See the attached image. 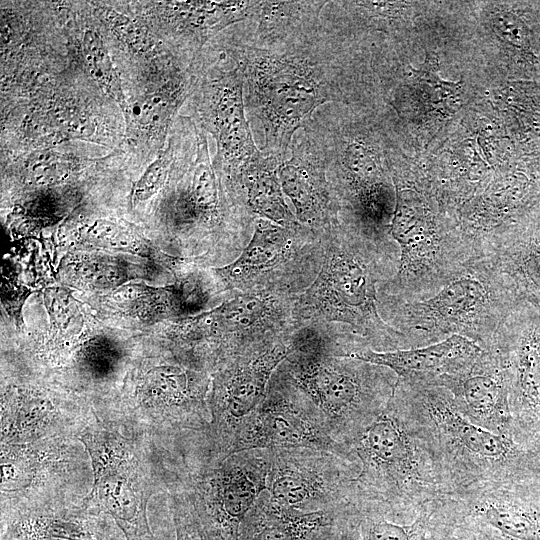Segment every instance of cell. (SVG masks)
<instances>
[{"label":"cell","mask_w":540,"mask_h":540,"mask_svg":"<svg viewBox=\"0 0 540 540\" xmlns=\"http://www.w3.org/2000/svg\"><path fill=\"white\" fill-rule=\"evenodd\" d=\"M341 29L324 8L317 25L283 41L254 44L234 26L220 41L243 72L246 112L263 153L284 161L315 111L343 100L348 74Z\"/></svg>","instance_id":"6da1fadb"},{"label":"cell","mask_w":540,"mask_h":540,"mask_svg":"<svg viewBox=\"0 0 540 540\" xmlns=\"http://www.w3.org/2000/svg\"><path fill=\"white\" fill-rule=\"evenodd\" d=\"M322 245L320 269L295 299L297 329L337 324L381 351L405 349L403 335L378 308L379 287L397 269L398 247L381 245L344 222L322 236Z\"/></svg>","instance_id":"7a4b0ae2"},{"label":"cell","mask_w":540,"mask_h":540,"mask_svg":"<svg viewBox=\"0 0 540 540\" xmlns=\"http://www.w3.org/2000/svg\"><path fill=\"white\" fill-rule=\"evenodd\" d=\"M518 304L478 259L426 298L403 300L378 292L380 315L403 335L405 349L459 335L486 350Z\"/></svg>","instance_id":"3957f363"},{"label":"cell","mask_w":540,"mask_h":540,"mask_svg":"<svg viewBox=\"0 0 540 540\" xmlns=\"http://www.w3.org/2000/svg\"><path fill=\"white\" fill-rule=\"evenodd\" d=\"M390 237L399 250L395 274L378 292L403 300L435 294L465 273L477 252L460 223H450L427 194L395 183Z\"/></svg>","instance_id":"277c9868"},{"label":"cell","mask_w":540,"mask_h":540,"mask_svg":"<svg viewBox=\"0 0 540 540\" xmlns=\"http://www.w3.org/2000/svg\"><path fill=\"white\" fill-rule=\"evenodd\" d=\"M318 141L327 177L342 208V222L385 246H394L389 229L393 216L387 174L375 147L344 125L336 105L318 108L305 123Z\"/></svg>","instance_id":"5b68a950"},{"label":"cell","mask_w":540,"mask_h":540,"mask_svg":"<svg viewBox=\"0 0 540 540\" xmlns=\"http://www.w3.org/2000/svg\"><path fill=\"white\" fill-rule=\"evenodd\" d=\"M289 381L316 408L333 436L393 394L385 367L335 355L318 338L299 336L287 358Z\"/></svg>","instance_id":"8992f818"},{"label":"cell","mask_w":540,"mask_h":540,"mask_svg":"<svg viewBox=\"0 0 540 540\" xmlns=\"http://www.w3.org/2000/svg\"><path fill=\"white\" fill-rule=\"evenodd\" d=\"M322 258V237L310 228L257 218L240 255L212 272L225 290L298 295L316 277Z\"/></svg>","instance_id":"52a82bcc"},{"label":"cell","mask_w":540,"mask_h":540,"mask_svg":"<svg viewBox=\"0 0 540 540\" xmlns=\"http://www.w3.org/2000/svg\"><path fill=\"white\" fill-rule=\"evenodd\" d=\"M296 297L237 293L212 310L178 319L171 332L183 345L208 346L220 365L252 350L292 339L299 331L293 318Z\"/></svg>","instance_id":"ba28073f"},{"label":"cell","mask_w":540,"mask_h":540,"mask_svg":"<svg viewBox=\"0 0 540 540\" xmlns=\"http://www.w3.org/2000/svg\"><path fill=\"white\" fill-rule=\"evenodd\" d=\"M266 450V449H265ZM268 451H242L197 477L190 500L207 540H241L250 512L266 491Z\"/></svg>","instance_id":"9c48e42d"},{"label":"cell","mask_w":540,"mask_h":540,"mask_svg":"<svg viewBox=\"0 0 540 540\" xmlns=\"http://www.w3.org/2000/svg\"><path fill=\"white\" fill-rule=\"evenodd\" d=\"M198 84L195 110L202 128L216 140L214 163L239 188L242 169L261 152L246 116L243 72L231 60L225 68L215 66L205 73L201 70Z\"/></svg>","instance_id":"30bf717a"},{"label":"cell","mask_w":540,"mask_h":540,"mask_svg":"<svg viewBox=\"0 0 540 540\" xmlns=\"http://www.w3.org/2000/svg\"><path fill=\"white\" fill-rule=\"evenodd\" d=\"M295 350L293 337L219 365L213 374L208 402L211 425L221 439L225 453L244 423L263 402L277 367Z\"/></svg>","instance_id":"8fae6325"},{"label":"cell","mask_w":540,"mask_h":540,"mask_svg":"<svg viewBox=\"0 0 540 540\" xmlns=\"http://www.w3.org/2000/svg\"><path fill=\"white\" fill-rule=\"evenodd\" d=\"M265 449H310L342 456L345 450L333 438L319 412L309 409L297 394L274 385L244 423L227 455Z\"/></svg>","instance_id":"7c38bea8"},{"label":"cell","mask_w":540,"mask_h":540,"mask_svg":"<svg viewBox=\"0 0 540 540\" xmlns=\"http://www.w3.org/2000/svg\"><path fill=\"white\" fill-rule=\"evenodd\" d=\"M278 176L300 224L322 237L342 223V208L328 180L323 151L306 125L295 133Z\"/></svg>","instance_id":"4fadbf2b"},{"label":"cell","mask_w":540,"mask_h":540,"mask_svg":"<svg viewBox=\"0 0 540 540\" xmlns=\"http://www.w3.org/2000/svg\"><path fill=\"white\" fill-rule=\"evenodd\" d=\"M266 495L277 506L300 512L339 507L330 466L333 454L310 449H266Z\"/></svg>","instance_id":"5bb4252c"},{"label":"cell","mask_w":540,"mask_h":540,"mask_svg":"<svg viewBox=\"0 0 540 540\" xmlns=\"http://www.w3.org/2000/svg\"><path fill=\"white\" fill-rule=\"evenodd\" d=\"M484 353L473 341L453 335L421 347L375 351L370 347L338 355L385 367L406 386H438L448 377L469 371ZM336 355V354H335Z\"/></svg>","instance_id":"9a60e30c"},{"label":"cell","mask_w":540,"mask_h":540,"mask_svg":"<svg viewBox=\"0 0 540 540\" xmlns=\"http://www.w3.org/2000/svg\"><path fill=\"white\" fill-rule=\"evenodd\" d=\"M353 446L362 462L354 481L394 490L413 477L416 460L412 443L388 404L358 431Z\"/></svg>","instance_id":"2e32d148"},{"label":"cell","mask_w":540,"mask_h":540,"mask_svg":"<svg viewBox=\"0 0 540 540\" xmlns=\"http://www.w3.org/2000/svg\"><path fill=\"white\" fill-rule=\"evenodd\" d=\"M209 383L201 373L181 366L164 365L149 370L137 388L141 407L167 416L188 427L203 426L211 419L207 402Z\"/></svg>","instance_id":"e0dca14e"},{"label":"cell","mask_w":540,"mask_h":540,"mask_svg":"<svg viewBox=\"0 0 540 540\" xmlns=\"http://www.w3.org/2000/svg\"><path fill=\"white\" fill-rule=\"evenodd\" d=\"M148 485L135 458L93 480L82 509L97 508L108 514L126 540H152L147 504Z\"/></svg>","instance_id":"ac0fdd59"},{"label":"cell","mask_w":540,"mask_h":540,"mask_svg":"<svg viewBox=\"0 0 540 540\" xmlns=\"http://www.w3.org/2000/svg\"><path fill=\"white\" fill-rule=\"evenodd\" d=\"M353 526L341 507L300 512L271 503L264 491L247 517L241 540H341Z\"/></svg>","instance_id":"d6986e66"},{"label":"cell","mask_w":540,"mask_h":540,"mask_svg":"<svg viewBox=\"0 0 540 540\" xmlns=\"http://www.w3.org/2000/svg\"><path fill=\"white\" fill-rule=\"evenodd\" d=\"M480 260L515 300L540 306V232L507 230L479 251Z\"/></svg>","instance_id":"ffe728a7"},{"label":"cell","mask_w":540,"mask_h":540,"mask_svg":"<svg viewBox=\"0 0 540 540\" xmlns=\"http://www.w3.org/2000/svg\"><path fill=\"white\" fill-rule=\"evenodd\" d=\"M438 386L449 390L479 422L498 426L508 418V377L500 355L492 348L484 350L469 371L445 378Z\"/></svg>","instance_id":"44dd1931"},{"label":"cell","mask_w":540,"mask_h":540,"mask_svg":"<svg viewBox=\"0 0 540 540\" xmlns=\"http://www.w3.org/2000/svg\"><path fill=\"white\" fill-rule=\"evenodd\" d=\"M406 386V385H405ZM426 408L442 433L469 454L486 460H501L512 452V442L470 422L460 414L447 389L440 386H407Z\"/></svg>","instance_id":"7402d4cb"},{"label":"cell","mask_w":540,"mask_h":540,"mask_svg":"<svg viewBox=\"0 0 540 540\" xmlns=\"http://www.w3.org/2000/svg\"><path fill=\"white\" fill-rule=\"evenodd\" d=\"M260 1H189L166 3L173 30L192 45L203 46L226 29L248 20Z\"/></svg>","instance_id":"603a6c76"},{"label":"cell","mask_w":540,"mask_h":540,"mask_svg":"<svg viewBox=\"0 0 540 540\" xmlns=\"http://www.w3.org/2000/svg\"><path fill=\"white\" fill-rule=\"evenodd\" d=\"M279 158L263 153L241 171L238 186L250 213L281 226L299 222L289 209L278 176Z\"/></svg>","instance_id":"cb8c5ba5"},{"label":"cell","mask_w":540,"mask_h":540,"mask_svg":"<svg viewBox=\"0 0 540 540\" xmlns=\"http://www.w3.org/2000/svg\"><path fill=\"white\" fill-rule=\"evenodd\" d=\"M183 290L180 285L154 288L145 284H127L99 298L109 313L140 321L175 317L182 309Z\"/></svg>","instance_id":"d4e9b609"},{"label":"cell","mask_w":540,"mask_h":540,"mask_svg":"<svg viewBox=\"0 0 540 540\" xmlns=\"http://www.w3.org/2000/svg\"><path fill=\"white\" fill-rule=\"evenodd\" d=\"M1 540H99L95 526L76 514L26 511L11 518Z\"/></svg>","instance_id":"484cf974"},{"label":"cell","mask_w":540,"mask_h":540,"mask_svg":"<svg viewBox=\"0 0 540 540\" xmlns=\"http://www.w3.org/2000/svg\"><path fill=\"white\" fill-rule=\"evenodd\" d=\"M477 515L509 540H540V512L528 506L492 501L481 506Z\"/></svg>","instance_id":"4316f807"},{"label":"cell","mask_w":540,"mask_h":540,"mask_svg":"<svg viewBox=\"0 0 540 540\" xmlns=\"http://www.w3.org/2000/svg\"><path fill=\"white\" fill-rule=\"evenodd\" d=\"M90 457L93 480L135 458L129 441L116 431L91 427L79 436Z\"/></svg>","instance_id":"83f0119b"},{"label":"cell","mask_w":540,"mask_h":540,"mask_svg":"<svg viewBox=\"0 0 540 540\" xmlns=\"http://www.w3.org/2000/svg\"><path fill=\"white\" fill-rule=\"evenodd\" d=\"M83 52L93 79L121 107L128 125L130 120L129 108L123 94L121 81L104 43L95 31H86L83 37Z\"/></svg>","instance_id":"f1b7e54d"},{"label":"cell","mask_w":540,"mask_h":540,"mask_svg":"<svg viewBox=\"0 0 540 540\" xmlns=\"http://www.w3.org/2000/svg\"><path fill=\"white\" fill-rule=\"evenodd\" d=\"M360 540H423V518L411 525H400L385 519L366 517L359 522Z\"/></svg>","instance_id":"f546056e"},{"label":"cell","mask_w":540,"mask_h":540,"mask_svg":"<svg viewBox=\"0 0 540 540\" xmlns=\"http://www.w3.org/2000/svg\"><path fill=\"white\" fill-rule=\"evenodd\" d=\"M173 158L174 151L170 144L148 166L140 179L133 185L131 193V202L133 205L147 200L163 187L172 168Z\"/></svg>","instance_id":"4dcf8cb0"},{"label":"cell","mask_w":540,"mask_h":540,"mask_svg":"<svg viewBox=\"0 0 540 540\" xmlns=\"http://www.w3.org/2000/svg\"><path fill=\"white\" fill-rule=\"evenodd\" d=\"M103 16L115 34L134 50L148 53L153 49L151 38L129 18L109 9L103 11Z\"/></svg>","instance_id":"1f68e13d"},{"label":"cell","mask_w":540,"mask_h":540,"mask_svg":"<svg viewBox=\"0 0 540 540\" xmlns=\"http://www.w3.org/2000/svg\"><path fill=\"white\" fill-rule=\"evenodd\" d=\"M173 522L176 540H207L191 500L174 498Z\"/></svg>","instance_id":"d6a6232c"},{"label":"cell","mask_w":540,"mask_h":540,"mask_svg":"<svg viewBox=\"0 0 540 540\" xmlns=\"http://www.w3.org/2000/svg\"><path fill=\"white\" fill-rule=\"evenodd\" d=\"M27 166L34 179L44 181L61 178L70 167L68 159L53 151L35 153L27 161Z\"/></svg>","instance_id":"836d02e7"},{"label":"cell","mask_w":540,"mask_h":540,"mask_svg":"<svg viewBox=\"0 0 540 540\" xmlns=\"http://www.w3.org/2000/svg\"><path fill=\"white\" fill-rule=\"evenodd\" d=\"M493 26L497 34L513 46L522 48L529 42L526 26L513 14H497L494 17Z\"/></svg>","instance_id":"e575fe53"},{"label":"cell","mask_w":540,"mask_h":540,"mask_svg":"<svg viewBox=\"0 0 540 540\" xmlns=\"http://www.w3.org/2000/svg\"><path fill=\"white\" fill-rule=\"evenodd\" d=\"M466 540H509L505 537H501L497 534H493L490 531L478 528L476 530H471L466 533Z\"/></svg>","instance_id":"d590c367"},{"label":"cell","mask_w":540,"mask_h":540,"mask_svg":"<svg viewBox=\"0 0 540 540\" xmlns=\"http://www.w3.org/2000/svg\"><path fill=\"white\" fill-rule=\"evenodd\" d=\"M341 540H360L359 530L355 527H352L349 531L345 533Z\"/></svg>","instance_id":"8d00e7d4"}]
</instances>
